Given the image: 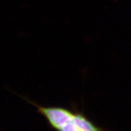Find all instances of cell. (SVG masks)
<instances>
[{
    "label": "cell",
    "instance_id": "6da1fadb",
    "mask_svg": "<svg viewBox=\"0 0 131 131\" xmlns=\"http://www.w3.org/2000/svg\"><path fill=\"white\" fill-rule=\"evenodd\" d=\"M36 107L55 131H104L81 112L58 106Z\"/></svg>",
    "mask_w": 131,
    "mask_h": 131
}]
</instances>
